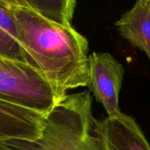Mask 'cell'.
I'll use <instances>...</instances> for the list:
<instances>
[{"instance_id":"obj_1","label":"cell","mask_w":150,"mask_h":150,"mask_svg":"<svg viewBox=\"0 0 150 150\" xmlns=\"http://www.w3.org/2000/svg\"><path fill=\"white\" fill-rule=\"evenodd\" d=\"M20 41L28 64L37 69L64 96L88 87V42L72 26L56 22L21 0H13Z\"/></svg>"},{"instance_id":"obj_2","label":"cell","mask_w":150,"mask_h":150,"mask_svg":"<svg viewBox=\"0 0 150 150\" xmlns=\"http://www.w3.org/2000/svg\"><path fill=\"white\" fill-rule=\"evenodd\" d=\"M96 122L89 92L67 94L45 116L39 139L0 142L13 150H103Z\"/></svg>"},{"instance_id":"obj_3","label":"cell","mask_w":150,"mask_h":150,"mask_svg":"<svg viewBox=\"0 0 150 150\" xmlns=\"http://www.w3.org/2000/svg\"><path fill=\"white\" fill-rule=\"evenodd\" d=\"M35 67L0 57V99L43 115L64 97Z\"/></svg>"},{"instance_id":"obj_4","label":"cell","mask_w":150,"mask_h":150,"mask_svg":"<svg viewBox=\"0 0 150 150\" xmlns=\"http://www.w3.org/2000/svg\"><path fill=\"white\" fill-rule=\"evenodd\" d=\"M88 61V87L96 100L102 103L108 117L121 114L118 100L125 72L123 65L108 52H94Z\"/></svg>"},{"instance_id":"obj_5","label":"cell","mask_w":150,"mask_h":150,"mask_svg":"<svg viewBox=\"0 0 150 150\" xmlns=\"http://www.w3.org/2000/svg\"><path fill=\"white\" fill-rule=\"evenodd\" d=\"M96 132L103 150H150L139 125L124 113L97 120Z\"/></svg>"},{"instance_id":"obj_6","label":"cell","mask_w":150,"mask_h":150,"mask_svg":"<svg viewBox=\"0 0 150 150\" xmlns=\"http://www.w3.org/2000/svg\"><path fill=\"white\" fill-rule=\"evenodd\" d=\"M44 118L40 112L0 99V141L39 139Z\"/></svg>"},{"instance_id":"obj_7","label":"cell","mask_w":150,"mask_h":150,"mask_svg":"<svg viewBox=\"0 0 150 150\" xmlns=\"http://www.w3.org/2000/svg\"><path fill=\"white\" fill-rule=\"evenodd\" d=\"M122 37L145 52L150 61V6L148 0H136L133 6L116 21Z\"/></svg>"},{"instance_id":"obj_8","label":"cell","mask_w":150,"mask_h":150,"mask_svg":"<svg viewBox=\"0 0 150 150\" xmlns=\"http://www.w3.org/2000/svg\"><path fill=\"white\" fill-rule=\"evenodd\" d=\"M0 57L27 63L13 0H0Z\"/></svg>"},{"instance_id":"obj_9","label":"cell","mask_w":150,"mask_h":150,"mask_svg":"<svg viewBox=\"0 0 150 150\" xmlns=\"http://www.w3.org/2000/svg\"><path fill=\"white\" fill-rule=\"evenodd\" d=\"M43 16L63 25L71 26L77 0H21Z\"/></svg>"},{"instance_id":"obj_10","label":"cell","mask_w":150,"mask_h":150,"mask_svg":"<svg viewBox=\"0 0 150 150\" xmlns=\"http://www.w3.org/2000/svg\"><path fill=\"white\" fill-rule=\"evenodd\" d=\"M0 150H13V149H12V148L6 146L4 145L2 142H0Z\"/></svg>"},{"instance_id":"obj_11","label":"cell","mask_w":150,"mask_h":150,"mask_svg":"<svg viewBox=\"0 0 150 150\" xmlns=\"http://www.w3.org/2000/svg\"><path fill=\"white\" fill-rule=\"evenodd\" d=\"M148 3H149V6H150V0H148Z\"/></svg>"}]
</instances>
